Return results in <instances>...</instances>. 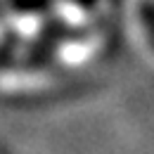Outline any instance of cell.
I'll return each instance as SVG.
<instances>
[{"label":"cell","mask_w":154,"mask_h":154,"mask_svg":"<svg viewBox=\"0 0 154 154\" xmlns=\"http://www.w3.org/2000/svg\"><path fill=\"white\" fill-rule=\"evenodd\" d=\"M69 83V74L48 66H10L0 71V95L5 97H36Z\"/></svg>","instance_id":"6da1fadb"},{"label":"cell","mask_w":154,"mask_h":154,"mask_svg":"<svg viewBox=\"0 0 154 154\" xmlns=\"http://www.w3.org/2000/svg\"><path fill=\"white\" fill-rule=\"evenodd\" d=\"M52 0H7L12 12H45Z\"/></svg>","instance_id":"277c9868"},{"label":"cell","mask_w":154,"mask_h":154,"mask_svg":"<svg viewBox=\"0 0 154 154\" xmlns=\"http://www.w3.org/2000/svg\"><path fill=\"white\" fill-rule=\"evenodd\" d=\"M137 19H140L142 38L147 43V48L154 52V5L152 2H142L137 7Z\"/></svg>","instance_id":"3957f363"},{"label":"cell","mask_w":154,"mask_h":154,"mask_svg":"<svg viewBox=\"0 0 154 154\" xmlns=\"http://www.w3.org/2000/svg\"><path fill=\"white\" fill-rule=\"evenodd\" d=\"M112 45H114V29L93 26V29H83V33L66 38L64 43H57L52 52L64 66H83L102 59Z\"/></svg>","instance_id":"7a4b0ae2"}]
</instances>
